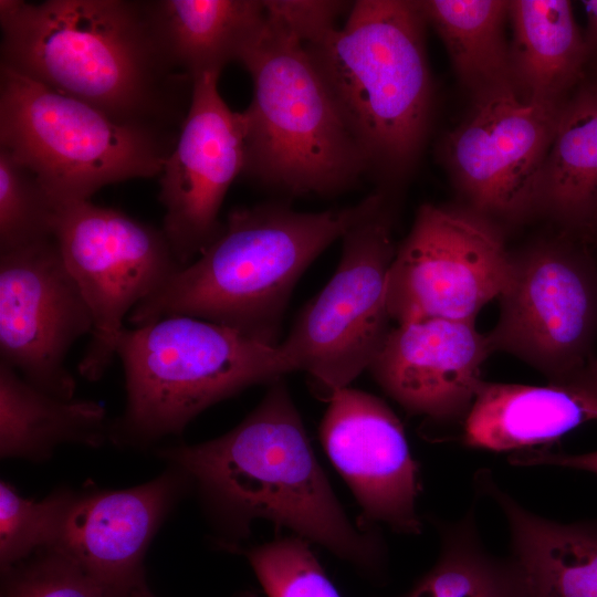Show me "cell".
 <instances>
[{
	"label": "cell",
	"mask_w": 597,
	"mask_h": 597,
	"mask_svg": "<svg viewBox=\"0 0 597 597\" xmlns=\"http://www.w3.org/2000/svg\"><path fill=\"white\" fill-rule=\"evenodd\" d=\"M193 484L219 534L241 553L256 521L320 546L368 578L380 577L387 549L379 527L352 521L312 447L284 378L268 385L233 429L163 451Z\"/></svg>",
	"instance_id": "cell-1"
},
{
	"label": "cell",
	"mask_w": 597,
	"mask_h": 597,
	"mask_svg": "<svg viewBox=\"0 0 597 597\" xmlns=\"http://www.w3.org/2000/svg\"><path fill=\"white\" fill-rule=\"evenodd\" d=\"M0 25V66L122 125L179 133L193 81L168 53L155 0H1Z\"/></svg>",
	"instance_id": "cell-2"
},
{
	"label": "cell",
	"mask_w": 597,
	"mask_h": 597,
	"mask_svg": "<svg viewBox=\"0 0 597 597\" xmlns=\"http://www.w3.org/2000/svg\"><path fill=\"white\" fill-rule=\"evenodd\" d=\"M383 197L378 190L357 205L318 212L297 211L284 202L235 208L217 238L127 320L136 327L187 315L279 346L283 317L302 274Z\"/></svg>",
	"instance_id": "cell-3"
},
{
	"label": "cell",
	"mask_w": 597,
	"mask_h": 597,
	"mask_svg": "<svg viewBox=\"0 0 597 597\" xmlns=\"http://www.w3.org/2000/svg\"><path fill=\"white\" fill-rule=\"evenodd\" d=\"M417 1L359 0L345 23L303 44L367 172L404 175L427 135L432 87Z\"/></svg>",
	"instance_id": "cell-4"
},
{
	"label": "cell",
	"mask_w": 597,
	"mask_h": 597,
	"mask_svg": "<svg viewBox=\"0 0 597 597\" xmlns=\"http://www.w3.org/2000/svg\"><path fill=\"white\" fill-rule=\"evenodd\" d=\"M268 13L263 32L239 62L253 84L241 112L242 176L292 196L339 193L367 172L364 156L302 42Z\"/></svg>",
	"instance_id": "cell-5"
},
{
	"label": "cell",
	"mask_w": 597,
	"mask_h": 597,
	"mask_svg": "<svg viewBox=\"0 0 597 597\" xmlns=\"http://www.w3.org/2000/svg\"><path fill=\"white\" fill-rule=\"evenodd\" d=\"M116 356L127 401L111 434L136 442L179 433L214 404L295 371L279 346L187 315L125 327Z\"/></svg>",
	"instance_id": "cell-6"
},
{
	"label": "cell",
	"mask_w": 597,
	"mask_h": 597,
	"mask_svg": "<svg viewBox=\"0 0 597 597\" xmlns=\"http://www.w3.org/2000/svg\"><path fill=\"white\" fill-rule=\"evenodd\" d=\"M178 134L122 125L0 66V148L36 176L56 206L160 175Z\"/></svg>",
	"instance_id": "cell-7"
},
{
	"label": "cell",
	"mask_w": 597,
	"mask_h": 597,
	"mask_svg": "<svg viewBox=\"0 0 597 597\" xmlns=\"http://www.w3.org/2000/svg\"><path fill=\"white\" fill-rule=\"evenodd\" d=\"M342 241L333 276L279 344L294 370L307 373L326 401L368 370L392 327L387 284L397 245L386 193Z\"/></svg>",
	"instance_id": "cell-8"
},
{
	"label": "cell",
	"mask_w": 597,
	"mask_h": 597,
	"mask_svg": "<svg viewBox=\"0 0 597 597\" xmlns=\"http://www.w3.org/2000/svg\"><path fill=\"white\" fill-rule=\"evenodd\" d=\"M54 239L93 321L78 371L98 380L116 357L124 321L184 265L161 228L91 200L57 206Z\"/></svg>",
	"instance_id": "cell-9"
},
{
	"label": "cell",
	"mask_w": 597,
	"mask_h": 597,
	"mask_svg": "<svg viewBox=\"0 0 597 597\" xmlns=\"http://www.w3.org/2000/svg\"><path fill=\"white\" fill-rule=\"evenodd\" d=\"M513 254L493 221L471 209L422 205L397 247L387 307L396 324L474 321L506 287Z\"/></svg>",
	"instance_id": "cell-10"
},
{
	"label": "cell",
	"mask_w": 597,
	"mask_h": 597,
	"mask_svg": "<svg viewBox=\"0 0 597 597\" xmlns=\"http://www.w3.org/2000/svg\"><path fill=\"white\" fill-rule=\"evenodd\" d=\"M499 302L488 334L492 352L513 355L548 383L569 378L596 357L597 263L587 253L548 241L513 254Z\"/></svg>",
	"instance_id": "cell-11"
},
{
	"label": "cell",
	"mask_w": 597,
	"mask_h": 597,
	"mask_svg": "<svg viewBox=\"0 0 597 597\" xmlns=\"http://www.w3.org/2000/svg\"><path fill=\"white\" fill-rule=\"evenodd\" d=\"M562 106L525 100L514 87L476 97L444 144L469 209L492 221L519 220L540 208L542 170Z\"/></svg>",
	"instance_id": "cell-12"
},
{
	"label": "cell",
	"mask_w": 597,
	"mask_h": 597,
	"mask_svg": "<svg viewBox=\"0 0 597 597\" xmlns=\"http://www.w3.org/2000/svg\"><path fill=\"white\" fill-rule=\"evenodd\" d=\"M93 327L54 238L0 253V360L53 396L71 399L67 354Z\"/></svg>",
	"instance_id": "cell-13"
},
{
	"label": "cell",
	"mask_w": 597,
	"mask_h": 597,
	"mask_svg": "<svg viewBox=\"0 0 597 597\" xmlns=\"http://www.w3.org/2000/svg\"><path fill=\"white\" fill-rule=\"evenodd\" d=\"M218 80L213 73L193 78L187 116L160 172L161 229L184 266L221 231L223 199L244 168L242 114L224 102Z\"/></svg>",
	"instance_id": "cell-14"
},
{
	"label": "cell",
	"mask_w": 597,
	"mask_h": 597,
	"mask_svg": "<svg viewBox=\"0 0 597 597\" xmlns=\"http://www.w3.org/2000/svg\"><path fill=\"white\" fill-rule=\"evenodd\" d=\"M327 402L320 442L359 507L357 523L420 534L419 465L399 418L379 397L350 386Z\"/></svg>",
	"instance_id": "cell-15"
},
{
	"label": "cell",
	"mask_w": 597,
	"mask_h": 597,
	"mask_svg": "<svg viewBox=\"0 0 597 597\" xmlns=\"http://www.w3.org/2000/svg\"><path fill=\"white\" fill-rule=\"evenodd\" d=\"M493 353L474 321L395 324L368 371L381 390L428 428L463 423Z\"/></svg>",
	"instance_id": "cell-16"
},
{
	"label": "cell",
	"mask_w": 597,
	"mask_h": 597,
	"mask_svg": "<svg viewBox=\"0 0 597 597\" xmlns=\"http://www.w3.org/2000/svg\"><path fill=\"white\" fill-rule=\"evenodd\" d=\"M187 482L181 471L126 490L76 495L53 548L113 597H129L143 582L146 548Z\"/></svg>",
	"instance_id": "cell-17"
},
{
	"label": "cell",
	"mask_w": 597,
	"mask_h": 597,
	"mask_svg": "<svg viewBox=\"0 0 597 597\" xmlns=\"http://www.w3.org/2000/svg\"><path fill=\"white\" fill-rule=\"evenodd\" d=\"M597 421V356L544 386L483 380L463 421L462 440L489 451L527 450Z\"/></svg>",
	"instance_id": "cell-18"
},
{
	"label": "cell",
	"mask_w": 597,
	"mask_h": 597,
	"mask_svg": "<svg viewBox=\"0 0 597 597\" xmlns=\"http://www.w3.org/2000/svg\"><path fill=\"white\" fill-rule=\"evenodd\" d=\"M479 485L509 525L510 558L528 597H597V521L562 523L525 509L485 472Z\"/></svg>",
	"instance_id": "cell-19"
},
{
	"label": "cell",
	"mask_w": 597,
	"mask_h": 597,
	"mask_svg": "<svg viewBox=\"0 0 597 597\" xmlns=\"http://www.w3.org/2000/svg\"><path fill=\"white\" fill-rule=\"evenodd\" d=\"M176 67L193 78L240 62L268 22L265 0H155Z\"/></svg>",
	"instance_id": "cell-20"
},
{
	"label": "cell",
	"mask_w": 597,
	"mask_h": 597,
	"mask_svg": "<svg viewBox=\"0 0 597 597\" xmlns=\"http://www.w3.org/2000/svg\"><path fill=\"white\" fill-rule=\"evenodd\" d=\"M510 49L514 86L522 97L558 102L579 77L588 46L567 0H514Z\"/></svg>",
	"instance_id": "cell-21"
},
{
	"label": "cell",
	"mask_w": 597,
	"mask_h": 597,
	"mask_svg": "<svg viewBox=\"0 0 597 597\" xmlns=\"http://www.w3.org/2000/svg\"><path fill=\"white\" fill-rule=\"evenodd\" d=\"M106 412L91 400L60 398L25 380L0 360V453L43 459L61 442L101 443Z\"/></svg>",
	"instance_id": "cell-22"
},
{
	"label": "cell",
	"mask_w": 597,
	"mask_h": 597,
	"mask_svg": "<svg viewBox=\"0 0 597 597\" xmlns=\"http://www.w3.org/2000/svg\"><path fill=\"white\" fill-rule=\"evenodd\" d=\"M540 208L590 229L597 218V87L562 106L540 181Z\"/></svg>",
	"instance_id": "cell-23"
},
{
	"label": "cell",
	"mask_w": 597,
	"mask_h": 597,
	"mask_svg": "<svg viewBox=\"0 0 597 597\" xmlns=\"http://www.w3.org/2000/svg\"><path fill=\"white\" fill-rule=\"evenodd\" d=\"M426 22L442 40L460 80L480 96L514 87L504 22L510 1H417Z\"/></svg>",
	"instance_id": "cell-24"
},
{
	"label": "cell",
	"mask_w": 597,
	"mask_h": 597,
	"mask_svg": "<svg viewBox=\"0 0 597 597\" xmlns=\"http://www.w3.org/2000/svg\"><path fill=\"white\" fill-rule=\"evenodd\" d=\"M440 542L433 566L399 597H528L514 562L482 545L472 513L440 527Z\"/></svg>",
	"instance_id": "cell-25"
},
{
	"label": "cell",
	"mask_w": 597,
	"mask_h": 597,
	"mask_svg": "<svg viewBox=\"0 0 597 597\" xmlns=\"http://www.w3.org/2000/svg\"><path fill=\"white\" fill-rule=\"evenodd\" d=\"M56 210L36 176L0 148V253L54 238Z\"/></svg>",
	"instance_id": "cell-26"
},
{
	"label": "cell",
	"mask_w": 597,
	"mask_h": 597,
	"mask_svg": "<svg viewBox=\"0 0 597 597\" xmlns=\"http://www.w3.org/2000/svg\"><path fill=\"white\" fill-rule=\"evenodd\" d=\"M74 494L59 491L42 501L28 500L0 483V564L3 572L34 552L53 547L62 533Z\"/></svg>",
	"instance_id": "cell-27"
},
{
	"label": "cell",
	"mask_w": 597,
	"mask_h": 597,
	"mask_svg": "<svg viewBox=\"0 0 597 597\" xmlns=\"http://www.w3.org/2000/svg\"><path fill=\"white\" fill-rule=\"evenodd\" d=\"M307 541L282 534L243 548L268 597H341Z\"/></svg>",
	"instance_id": "cell-28"
},
{
	"label": "cell",
	"mask_w": 597,
	"mask_h": 597,
	"mask_svg": "<svg viewBox=\"0 0 597 597\" xmlns=\"http://www.w3.org/2000/svg\"><path fill=\"white\" fill-rule=\"evenodd\" d=\"M8 574L2 597H113L60 551L48 547Z\"/></svg>",
	"instance_id": "cell-29"
},
{
	"label": "cell",
	"mask_w": 597,
	"mask_h": 597,
	"mask_svg": "<svg viewBox=\"0 0 597 597\" xmlns=\"http://www.w3.org/2000/svg\"><path fill=\"white\" fill-rule=\"evenodd\" d=\"M265 2L302 44L310 43L337 28L338 17L348 12L353 3L332 0H265Z\"/></svg>",
	"instance_id": "cell-30"
},
{
	"label": "cell",
	"mask_w": 597,
	"mask_h": 597,
	"mask_svg": "<svg viewBox=\"0 0 597 597\" xmlns=\"http://www.w3.org/2000/svg\"><path fill=\"white\" fill-rule=\"evenodd\" d=\"M510 461L520 467L553 465L597 474V450L580 454L526 450L515 452L510 457Z\"/></svg>",
	"instance_id": "cell-31"
},
{
	"label": "cell",
	"mask_w": 597,
	"mask_h": 597,
	"mask_svg": "<svg viewBox=\"0 0 597 597\" xmlns=\"http://www.w3.org/2000/svg\"><path fill=\"white\" fill-rule=\"evenodd\" d=\"M582 6L587 18V46L597 49V0H584Z\"/></svg>",
	"instance_id": "cell-32"
},
{
	"label": "cell",
	"mask_w": 597,
	"mask_h": 597,
	"mask_svg": "<svg viewBox=\"0 0 597 597\" xmlns=\"http://www.w3.org/2000/svg\"><path fill=\"white\" fill-rule=\"evenodd\" d=\"M129 597H155L145 586L144 582H140L130 593ZM240 597H258L255 594L245 591Z\"/></svg>",
	"instance_id": "cell-33"
},
{
	"label": "cell",
	"mask_w": 597,
	"mask_h": 597,
	"mask_svg": "<svg viewBox=\"0 0 597 597\" xmlns=\"http://www.w3.org/2000/svg\"><path fill=\"white\" fill-rule=\"evenodd\" d=\"M590 229H596V230H597V218H596V220L594 221V223H593V226H591Z\"/></svg>",
	"instance_id": "cell-34"
}]
</instances>
